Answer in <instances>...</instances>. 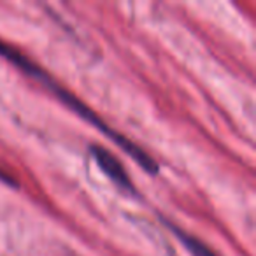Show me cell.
I'll return each instance as SVG.
<instances>
[{
  "mask_svg": "<svg viewBox=\"0 0 256 256\" xmlns=\"http://www.w3.org/2000/svg\"><path fill=\"white\" fill-rule=\"evenodd\" d=\"M26 74L28 76H32V78H36V79H39L40 82H44V86H48V88L51 90V92L54 93V95L58 96V98L62 100V102L65 104L67 107H70L74 112H78L81 118H84L86 121H90L92 124H95L98 130H102L106 136H109L110 139L114 140V142L118 144V146L121 148L123 151H126L130 156L134 158V160L137 162V164L140 165V167L144 168L146 172H150V174H156L158 172V164L153 160V158L150 156V154L146 153L144 150H140L137 144H134L130 139H126L124 136H121V134H118V132H114L112 128L109 126V124L106 123L104 120H100L98 116H96L95 112H93L92 109H90L86 104H82L81 100L78 98L76 95H72L70 92H67L65 88H62L60 84H58L54 79H51L50 78V74H48L46 70H42V68L39 67V65H36L32 62V64L28 65V68H26Z\"/></svg>",
  "mask_w": 256,
  "mask_h": 256,
  "instance_id": "cell-1",
  "label": "cell"
},
{
  "mask_svg": "<svg viewBox=\"0 0 256 256\" xmlns=\"http://www.w3.org/2000/svg\"><path fill=\"white\" fill-rule=\"evenodd\" d=\"M90 151H92L93 158H95V162L98 164V167L102 168V172L110 181L116 182L118 186H121V188H124V190H134L132 181H130L128 174L124 172L121 162L118 160L110 151H107L106 148H102V146H90Z\"/></svg>",
  "mask_w": 256,
  "mask_h": 256,
  "instance_id": "cell-2",
  "label": "cell"
},
{
  "mask_svg": "<svg viewBox=\"0 0 256 256\" xmlns=\"http://www.w3.org/2000/svg\"><path fill=\"white\" fill-rule=\"evenodd\" d=\"M167 224H168V228H170V230H174V234L179 237V240H181L182 244H184L186 248L192 251L193 256H216V252H214L207 244H204L200 238H196V237H193V235L186 234V232L179 230V228L174 226L172 223H167Z\"/></svg>",
  "mask_w": 256,
  "mask_h": 256,
  "instance_id": "cell-3",
  "label": "cell"
},
{
  "mask_svg": "<svg viewBox=\"0 0 256 256\" xmlns=\"http://www.w3.org/2000/svg\"><path fill=\"white\" fill-rule=\"evenodd\" d=\"M0 179H4V181L8 182V184H12V186H16V184H14V179H12V178H9V176L6 174V172H0Z\"/></svg>",
  "mask_w": 256,
  "mask_h": 256,
  "instance_id": "cell-4",
  "label": "cell"
}]
</instances>
